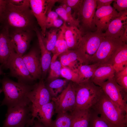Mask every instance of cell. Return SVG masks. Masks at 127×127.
<instances>
[{
    "instance_id": "obj_1",
    "label": "cell",
    "mask_w": 127,
    "mask_h": 127,
    "mask_svg": "<svg viewBox=\"0 0 127 127\" xmlns=\"http://www.w3.org/2000/svg\"><path fill=\"white\" fill-rule=\"evenodd\" d=\"M0 23L9 29L34 32L37 24L30 5V0H27L22 5L17 6L7 0Z\"/></svg>"
},
{
    "instance_id": "obj_2",
    "label": "cell",
    "mask_w": 127,
    "mask_h": 127,
    "mask_svg": "<svg viewBox=\"0 0 127 127\" xmlns=\"http://www.w3.org/2000/svg\"><path fill=\"white\" fill-rule=\"evenodd\" d=\"M2 92L4 98L1 105L8 108L17 106L29 104L31 103L28 97L30 92L36 85L22 82H15L8 78H4L1 81Z\"/></svg>"
},
{
    "instance_id": "obj_3",
    "label": "cell",
    "mask_w": 127,
    "mask_h": 127,
    "mask_svg": "<svg viewBox=\"0 0 127 127\" xmlns=\"http://www.w3.org/2000/svg\"><path fill=\"white\" fill-rule=\"evenodd\" d=\"M91 108L111 127H127V114L111 100L103 91L99 100Z\"/></svg>"
},
{
    "instance_id": "obj_4",
    "label": "cell",
    "mask_w": 127,
    "mask_h": 127,
    "mask_svg": "<svg viewBox=\"0 0 127 127\" xmlns=\"http://www.w3.org/2000/svg\"><path fill=\"white\" fill-rule=\"evenodd\" d=\"M73 83L76 96L74 110L90 108L97 102L103 92L100 86L91 80Z\"/></svg>"
},
{
    "instance_id": "obj_5",
    "label": "cell",
    "mask_w": 127,
    "mask_h": 127,
    "mask_svg": "<svg viewBox=\"0 0 127 127\" xmlns=\"http://www.w3.org/2000/svg\"><path fill=\"white\" fill-rule=\"evenodd\" d=\"M105 36L104 33L97 31L83 34L79 44L75 49L81 64H89Z\"/></svg>"
},
{
    "instance_id": "obj_6",
    "label": "cell",
    "mask_w": 127,
    "mask_h": 127,
    "mask_svg": "<svg viewBox=\"0 0 127 127\" xmlns=\"http://www.w3.org/2000/svg\"><path fill=\"white\" fill-rule=\"evenodd\" d=\"M124 44L119 38L105 36L89 64H108L111 65L116 52Z\"/></svg>"
},
{
    "instance_id": "obj_7",
    "label": "cell",
    "mask_w": 127,
    "mask_h": 127,
    "mask_svg": "<svg viewBox=\"0 0 127 127\" xmlns=\"http://www.w3.org/2000/svg\"><path fill=\"white\" fill-rule=\"evenodd\" d=\"M32 113L31 103L8 108L1 127H28Z\"/></svg>"
},
{
    "instance_id": "obj_8",
    "label": "cell",
    "mask_w": 127,
    "mask_h": 127,
    "mask_svg": "<svg viewBox=\"0 0 127 127\" xmlns=\"http://www.w3.org/2000/svg\"><path fill=\"white\" fill-rule=\"evenodd\" d=\"M96 2V0H83L77 13V19L79 22V28L83 33L97 30L95 22Z\"/></svg>"
},
{
    "instance_id": "obj_9",
    "label": "cell",
    "mask_w": 127,
    "mask_h": 127,
    "mask_svg": "<svg viewBox=\"0 0 127 127\" xmlns=\"http://www.w3.org/2000/svg\"><path fill=\"white\" fill-rule=\"evenodd\" d=\"M100 86L110 99L127 114V92L116 82L114 77L102 83Z\"/></svg>"
},
{
    "instance_id": "obj_10",
    "label": "cell",
    "mask_w": 127,
    "mask_h": 127,
    "mask_svg": "<svg viewBox=\"0 0 127 127\" xmlns=\"http://www.w3.org/2000/svg\"><path fill=\"white\" fill-rule=\"evenodd\" d=\"M28 97L31 103L32 111V117L29 125L30 127L33 125L35 115L38 110L42 106L51 101L52 97L43 79L36 84L29 93Z\"/></svg>"
},
{
    "instance_id": "obj_11",
    "label": "cell",
    "mask_w": 127,
    "mask_h": 127,
    "mask_svg": "<svg viewBox=\"0 0 127 127\" xmlns=\"http://www.w3.org/2000/svg\"><path fill=\"white\" fill-rule=\"evenodd\" d=\"M58 0H30V8L37 24L39 26L42 36H45L46 32V19L48 13Z\"/></svg>"
},
{
    "instance_id": "obj_12",
    "label": "cell",
    "mask_w": 127,
    "mask_h": 127,
    "mask_svg": "<svg viewBox=\"0 0 127 127\" xmlns=\"http://www.w3.org/2000/svg\"><path fill=\"white\" fill-rule=\"evenodd\" d=\"M54 103L55 113L71 112L75 109L76 96L73 82H71L57 97H52Z\"/></svg>"
},
{
    "instance_id": "obj_13",
    "label": "cell",
    "mask_w": 127,
    "mask_h": 127,
    "mask_svg": "<svg viewBox=\"0 0 127 127\" xmlns=\"http://www.w3.org/2000/svg\"><path fill=\"white\" fill-rule=\"evenodd\" d=\"M5 67L10 70L11 75L18 81L30 84L34 80L23 60L22 56L13 50L8 60Z\"/></svg>"
},
{
    "instance_id": "obj_14",
    "label": "cell",
    "mask_w": 127,
    "mask_h": 127,
    "mask_svg": "<svg viewBox=\"0 0 127 127\" xmlns=\"http://www.w3.org/2000/svg\"><path fill=\"white\" fill-rule=\"evenodd\" d=\"M8 30L11 41L14 51L22 56L28 48L33 32L17 29H8Z\"/></svg>"
},
{
    "instance_id": "obj_15",
    "label": "cell",
    "mask_w": 127,
    "mask_h": 127,
    "mask_svg": "<svg viewBox=\"0 0 127 127\" xmlns=\"http://www.w3.org/2000/svg\"><path fill=\"white\" fill-rule=\"evenodd\" d=\"M120 14L110 5L96 9L95 22L97 31L103 32L107 30L111 22Z\"/></svg>"
},
{
    "instance_id": "obj_16",
    "label": "cell",
    "mask_w": 127,
    "mask_h": 127,
    "mask_svg": "<svg viewBox=\"0 0 127 127\" xmlns=\"http://www.w3.org/2000/svg\"><path fill=\"white\" fill-rule=\"evenodd\" d=\"M23 60L34 80L39 79L42 75L40 57L38 52L33 48L22 56Z\"/></svg>"
},
{
    "instance_id": "obj_17",
    "label": "cell",
    "mask_w": 127,
    "mask_h": 127,
    "mask_svg": "<svg viewBox=\"0 0 127 127\" xmlns=\"http://www.w3.org/2000/svg\"><path fill=\"white\" fill-rule=\"evenodd\" d=\"M120 15L109 24L104 33L105 36L119 38L127 27V10L120 12Z\"/></svg>"
},
{
    "instance_id": "obj_18",
    "label": "cell",
    "mask_w": 127,
    "mask_h": 127,
    "mask_svg": "<svg viewBox=\"0 0 127 127\" xmlns=\"http://www.w3.org/2000/svg\"><path fill=\"white\" fill-rule=\"evenodd\" d=\"M13 50L8 29L7 27L2 25L0 28V64L5 67L10 55Z\"/></svg>"
},
{
    "instance_id": "obj_19",
    "label": "cell",
    "mask_w": 127,
    "mask_h": 127,
    "mask_svg": "<svg viewBox=\"0 0 127 127\" xmlns=\"http://www.w3.org/2000/svg\"><path fill=\"white\" fill-rule=\"evenodd\" d=\"M60 28L62 29L64 31L68 49H76L82 39V32L77 27L68 26L64 22Z\"/></svg>"
},
{
    "instance_id": "obj_20",
    "label": "cell",
    "mask_w": 127,
    "mask_h": 127,
    "mask_svg": "<svg viewBox=\"0 0 127 127\" xmlns=\"http://www.w3.org/2000/svg\"><path fill=\"white\" fill-rule=\"evenodd\" d=\"M115 72L112 65L108 64H100L96 69L91 81L100 86L102 83L113 77Z\"/></svg>"
},
{
    "instance_id": "obj_21",
    "label": "cell",
    "mask_w": 127,
    "mask_h": 127,
    "mask_svg": "<svg viewBox=\"0 0 127 127\" xmlns=\"http://www.w3.org/2000/svg\"><path fill=\"white\" fill-rule=\"evenodd\" d=\"M55 106L52 100L41 107L36 115L35 118L46 127H50L52 117L54 114Z\"/></svg>"
},
{
    "instance_id": "obj_22",
    "label": "cell",
    "mask_w": 127,
    "mask_h": 127,
    "mask_svg": "<svg viewBox=\"0 0 127 127\" xmlns=\"http://www.w3.org/2000/svg\"><path fill=\"white\" fill-rule=\"evenodd\" d=\"M34 31L37 36L40 53V61L42 70V75L43 76L46 74L50 67L52 57L51 52L46 48L43 40L41 32L38 28Z\"/></svg>"
},
{
    "instance_id": "obj_23",
    "label": "cell",
    "mask_w": 127,
    "mask_h": 127,
    "mask_svg": "<svg viewBox=\"0 0 127 127\" xmlns=\"http://www.w3.org/2000/svg\"><path fill=\"white\" fill-rule=\"evenodd\" d=\"M59 56L62 67H67L77 72L78 67L81 63L75 50L68 49Z\"/></svg>"
},
{
    "instance_id": "obj_24",
    "label": "cell",
    "mask_w": 127,
    "mask_h": 127,
    "mask_svg": "<svg viewBox=\"0 0 127 127\" xmlns=\"http://www.w3.org/2000/svg\"><path fill=\"white\" fill-rule=\"evenodd\" d=\"M70 113L72 118V127H89L90 109L75 110Z\"/></svg>"
},
{
    "instance_id": "obj_25",
    "label": "cell",
    "mask_w": 127,
    "mask_h": 127,
    "mask_svg": "<svg viewBox=\"0 0 127 127\" xmlns=\"http://www.w3.org/2000/svg\"><path fill=\"white\" fill-rule=\"evenodd\" d=\"M111 65L115 72L122 70L127 67V44H124L117 51Z\"/></svg>"
},
{
    "instance_id": "obj_26",
    "label": "cell",
    "mask_w": 127,
    "mask_h": 127,
    "mask_svg": "<svg viewBox=\"0 0 127 127\" xmlns=\"http://www.w3.org/2000/svg\"><path fill=\"white\" fill-rule=\"evenodd\" d=\"M100 65L81 64L77 69L79 83L91 80L96 69Z\"/></svg>"
},
{
    "instance_id": "obj_27",
    "label": "cell",
    "mask_w": 127,
    "mask_h": 127,
    "mask_svg": "<svg viewBox=\"0 0 127 127\" xmlns=\"http://www.w3.org/2000/svg\"><path fill=\"white\" fill-rule=\"evenodd\" d=\"M60 30L57 28L52 29L46 33L45 37L42 36L43 41L46 48L52 53L54 52Z\"/></svg>"
},
{
    "instance_id": "obj_28",
    "label": "cell",
    "mask_w": 127,
    "mask_h": 127,
    "mask_svg": "<svg viewBox=\"0 0 127 127\" xmlns=\"http://www.w3.org/2000/svg\"><path fill=\"white\" fill-rule=\"evenodd\" d=\"M57 114L56 119L52 121L50 127H72V118L70 112Z\"/></svg>"
},
{
    "instance_id": "obj_29",
    "label": "cell",
    "mask_w": 127,
    "mask_h": 127,
    "mask_svg": "<svg viewBox=\"0 0 127 127\" xmlns=\"http://www.w3.org/2000/svg\"><path fill=\"white\" fill-rule=\"evenodd\" d=\"M67 83L65 80L56 79L52 80L46 86L52 97H55L64 90Z\"/></svg>"
},
{
    "instance_id": "obj_30",
    "label": "cell",
    "mask_w": 127,
    "mask_h": 127,
    "mask_svg": "<svg viewBox=\"0 0 127 127\" xmlns=\"http://www.w3.org/2000/svg\"><path fill=\"white\" fill-rule=\"evenodd\" d=\"M53 54L58 57L68 49L63 30L60 28Z\"/></svg>"
},
{
    "instance_id": "obj_31",
    "label": "cell",
    "mask_w": 127,
    "mask_h": 127,
    "mask_svg": "<svg viewBox=\"0 0 127 127\" xmlns=\"http://www.w3.org/2000/svg\"><path fill=\"white\" fill-rule=\"evenodd\" d=\"M55 12L64 22L67 23L69 26H75L79 28V22L77 19L73 16L68 14L64 8L61 5L56 8Z\"/></svg>"
},
{
    "instance_id": "obj_32",
    "label": "cell",
    "mask_w": 127,
    "mask_h": 127,
    "mask_svg": "<svg viewBox=\"0 0 127 127\" xmlns=\"http://www.w3.org/2000/svg\"><path fill=\"white\" fill-rule=\"evenodd\" d=\"M57 57L53 55L52 58L50 66V71L48 78V80L56 78L60 75L62 66L60 61L57 60Z\"/></svg>"
},
{
    "instance_id": "obj_33",
    "label": "cell",
    "mask_w": 127,
    "mask_h": 127,
    "mask_svg": "<svg viewBox=\"0 0 127 127\" xmlns=\"http://www.w3.org/2000/svg\"><path fill=\"white\" fill-rule=\"evenodd\" d=\"M89 127H111L107 122L92 108L90 109Z\"/></svg>"
},
{
    "instance_id": "obj_34",
    "label": "cell",
    "mask_w": 127,
    "mask_h": 127,
    "mask_svg": "<svg viewBox=\"0 0 127 127\" xmlns=\"http://www.w3.org/2000/svg\"><path fill=\"white\" fill-rule=\"evenodd\" d=\"M116 82L127 92V67L115 73L114 76Z\"/></svg>"
},
{
    "instance_id": "obj_35",
    "label": "cell",
    "mask_w": 127,
    "mask_h": 127,
    "mask_svg": "<svg viewBox=\"0 0 127 127\" xmlns=\"http://www.w3.org/2000/svg\"><path fill=\"white\" fill-rule=\"evenodd\" d=\"M60 75L67 80L73 82L79 83L77 72L67 67H62Z\"/></svg>"
},
{
    "instance_id": "obj_36",
    "label": "cell",
    "mask_w": 127,
    "mask_h": 127,
    "mask_svg": "<svg viewBox=\"0 0 127 127\" xmlns=\"http://www.w3.org/2000/svg\"><path fill=\"white\" fill-rule=\"evenodd\" d=\"M83 0H58V2L65 4L71 8L74 11V16H75L80 8Z\"/></svg>"
},
{
    "instance_id": "obj_37",
    "label": "cell",
    "mask_w": 127,
    "mask_h": 127,
    "mask_svg": "<svg viewBox=\"0 0 127 127\" xmlns=\"http://www.w3.org/2000/svg\"><path fill=\"white\" fill-rule=\"evenodd\" d=\"M113 8L119 12L127 10V0H114Z\"/></svg>"
},
{
    "instance_id": "obj_38",
    "label": "cell",
    "mask_w": 127,
    "mask_h": 127,
    "mask_svg": "<svg viewBox=\"0 0 127 127\" xmlns=\"http://www.w3.org/2000/svg\"><path fill=\"white\" fill-rule=\"evenodd\" d=\"M64 22L62 20L58 18L47 24L46 25L47 29L51 28H60L63 25Z\"/></svg>"
},
{
    "instance_id": "obj_39",
    "label": "cell",
    "mask_w": 127,
    "mask_h": 127,
    "mask_svg": "<svg viewBox=\"0 0 127 127\" xmlns=\"http://www.w3.org/2000/svg\"><path fill=\"white\" fill-rule=\"evenodd\" d=\"M113 0H96V9L102 7L110 5Z\"/></svg>"
},
{
    "instance_id": "obj_40",
    "label": "cell",
    "mask_w": 127,
    "mask_h": 127,
    "mask_svg": "<svg viewBox=\"0 0 127 127\" xmlns=\"http://www.w3.org/2000/svg\"><path fill=\"white\" fill-rule=\"evenodd\" d=\"M58 15L55 11H50L47 15L46 25L54 20L58 18Z\"/></svg>"
},
{
    "instance_id": "obj_41",
    "label": "cell",
    "mask_w": 127,
    "mask_h": 127,
    "mask_svg": "<svg viewBox=\"0 0 127 127\" xmlns=\"http://www.w3.org/2000/svg\"><path fill=\"white\" fill-rule=\"evenodd\" d=\"M7 0H0V20L4 11Z\"/></svg>"
},
{
    "instance_id": "obj_42",
    "label": "cell",
    "mask_w": 127,
    "mask_h": 127,
    "mask_svg": "<svg viewBox=\"0 0 127 127\" xmlns=\"http://www.w3.org/2000/svg\"><path fill=\"white\" fill-rule=\"evenodd\" d=\"M27 0H8V2L16 6H20L24 4Z\"/></svg>"
},
{
    "instance_id": "obj_43",
    "label": "cell",
    "mask_w": 127,
    "mask_h": 127,
    "mask_svg": "<svg viewBox=\"0 0 127 127\" xmlns=\"http://www.w3.org/2000/svg\"><path fill=\"white\" fill-rule=\"evenodd\" d=\"M119 38L123 43L127 44V27L125 28L123 34Z\"/></svg>"
},
{
    "instance_id": "obj_44",
    "label": "cell",
    "mask_w": 127,
    "mask_h": 127,
    "mask_svg": "<svg viewBox=\"0 0 127 127\" xmlns=\"http://www.w3.org/2000/svg\"><path fill=\"white\" fill-rule=\"evenodd\" d=\"M34 127H46L37 119H35L33 124Z\"/></svg>"
},
{
    "instance_id": "obj_45",
    "label": "cell",
    "mask_w": 127,
    "mask_h": 127,
    "mask_svg": "<svg viewBox=\"0 0 127 127\" xmlns=\"http://www.w3.org/2000/svg\"><path fill=\"white\" fill-rule=\"evenodd\" d=\"M2 73V71L1 69V67L0 66V75H1Z\"/></svg>"
},
{
    "instance_id": "obj_46",
    "label": "cell",
    "mask_w": 127,
    "mask_h": 127,
    "mask_svg": "<svg viewBox=\"0 0 127 127\" xmlns=\"http://www.w3.org/2000/svg\"><path fill=\"white\" fill-rule=\"evenodd\" d=\"M2 92L1 89L0 88V94L1 93V92Z\"/></svg>"
},
{
    "instance_id": "obj_47",
    "label": "cell",
    "mask_w": 127,
    "mask_h": 127,
    "mask_svg": "<svg viewBox=\"0 0 127 127\" xmlns=\"http://www.w3.org/2000/svg\"><path fill=\"white\" fill-rule=\"evenodd\" d=\"M31 127H34V125H33L32 126H31Z\"/></svg>"
}]
</instances>
